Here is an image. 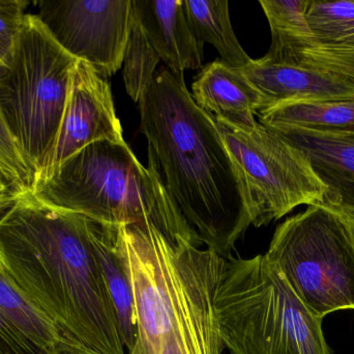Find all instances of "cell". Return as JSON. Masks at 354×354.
Here are the masks:
<instances>
[{
	"instance_id": "cell-8",
	"label": "cell",
	"mask_w": 354,
	"mask_h": 354,
	"mask_svg": "<svg viewBox=\"0 0 354 354\" xmlns=\"http://www.w3.org/2000/svg\"><path fill=\"white\" fill-rule=\"evenodd\" d=\"M214 121L241 174L252 226H266L299 206L324 205L326 185L299 148L259 122Z\"/></svg>"
},
{
	"instance_id": "cell-22",
	"label": "cell",
	"mask_w": 354,
	"mask_h": 354,
	"mask_svg": "<svg viewBox=\"0 0 354 354\" xmlns=\"http://www.w3.org/2000/svg\"><path fill=\"white\" fill-rule=\"evenodd\" d=\"M28 4L25 0H0V60L12 51L22 29Z\"/></svg>"
},
{
	"instance_id": "cell-25",
	"label": "cell",
	"mask_w": 354,
	"mask_h": 354,
	"mask_svg": "<svg viewBox=\"0 0 354 354\" xmlns=\"http://www.w3.org/2000/svg\"><path fill=\"white\" fill-rule=\"evenodd\" d=\"M52 354H93L89 351H84L80 347L75 346V345L70 344L66 341H60L54 347Z\"/></svg>"
},
{
	"instance_id": "cell-24",
	"label": "cell",
	"mask_w": 354,
	"mask_h": 354,
	"mask_svg": "<svg viewBox=\"0 0 354 354\" xmlns=\"http://www.w3.org/2000/svg\"><path fill=\"white\" fill-rule=\"evenodd\" d=\"M18 197L16 189L0 170V213L8 209Z\"/></svg>"
},
{
	"instance_id": "cell-12",
	"label": "cell",
	"mask_w": 354,
	"mask_h": 354,
	"mask_svg": "<svg viewBox=\"0 0 354 354\" xmlns=\"http://www.w3.org/2000/svg\"><path fill=\"white\" fill-rule=\"evenodd\" d=\"M239 70L261 95L260 112L293 102L354 98V80L322 71L266 62L262 58L252 60Z\"/></svg>"
},
{
	"instance_id": "cell-18",
	"label": "cell",
	"mask_w": 354,
	"mask_h": 354,
	"mask_svg": "<svg viewBox=\"0 0 354 354\" xmlns=\"http://www.w3.org/2000/svg\"><path fill=\"white\" fill-rule=\"evenodd\" d=\"M307 21L320 43L354 52V0H309Z\"/></svg>"
},
{
	"instance_id": "cell-15",
	"label": "cell",
	"mask_w": 354,
	"mask_h": 354,
	"mask_svg": "<svg viewBox=\"0 0 354 354\" xmlns=\"http://www.w3.org/2000/svg\"><path fill=\"white\" fill-rule=\"evenodd\" d=\"M120 226L95 220L93 240L106 286L118 316L122 341L129 353L134 348L136 341V321L132 287L116 251V237Z\"/></svg>"
},
{
	"instance_id": "cell-1",
	"label": "cell",
	"mask_w": 354,
	"mask_h": 354,
	"mask_svg": "<svg viewBox=\"0 0 354 354\" xmlns=\"http://www.w3.org/2000/svg\"><path fill=\"white\" fill-rule=\"evenodd\" d=\"M93 224L21 195L0 213V269L62 340L93 354H127Z\"/></svg>"
},
{
	"instance_id": "cell-4",
	"label": "cell",
	"mask_w": 354,
	"mask_h": 354,
	"mask_svg": "<svg viewBox=\"0 0 354 354\" xmlns=\"http://www.w3.org/2000/svg\"><path fill=\"white\" fill-rule=\"evenodd\" d=\"M35 201L107 224L155 226L171 240L201 247L153 163L126 141H97L71 156L28 193Z\"/></svg>"
},
{
	"instance_id": "cell-19",
	"label": "cell",
	"mask_w": 354,
	"mask_h": 354,
	"mask_svg": "<svg viewBox=\"0 0 354 354\" xmlns=\"http://www.w3.org/2000/svg\"><path fill=\"white\" fill-rule=\"evenodd\" d=\"M0 311L33 342L50 353L53 351L58 342L62 341L57 328L6 280L1 270Z\"/></svg>"
},
{
	"instance_id": "cell-9",
	"label": "cell",
	"mask_w": 354,
	"mask_h": 354,
	"mask_svg": "<svg viewBox=\"0 0 354 354\" xmlns=\"http://www.w3.org/2000/svg\"><path fill=\"white\" fill-rule=\"evenodd\" d=\"M35 15L62 49L104 78L122 66L132 0H41Z\"/></svg>"
},
{
	"instance_id": "cell-2",
	"label": "cell",
	"mask_w": 354,
	"mask_h": 354,
	"mask_svg": "<svg viewBox=\"0 0 354 354\" xmlns=\"http://www.w3.org/2000/svg\"><path fill=\"white\" fill-rule=\"evenodd\" d=\"M141 130L166 191L202 245L223 258L251 224L241 174L214 118L199 107L183 74L156 72L140 101Z\"/></svg>"
},
{
	"instance_id": "cell-21",
	"label": "cell",
	"mask_w": 354,
	"mask_h": 354,
	"mask_svg": "<svg viewBox=\"0 0 354 354\" xmlns=\"http://www.w3.org/2000/svg\"><path fill=\"white\" fill-rule=\"evenodd\" d=\"M0 170L16 189L19 197L30 193L32 175L12 139L0 112Z\"/></svg>"
},
{
	"instance_id": "cell-23",
	"label": "cell",
	"mask_w": 354,
	"mask_h": 354,
	"mask_svg": "<svg viewBox=\"0 0 354 354\" xmlns=\"http://www.w3.org/2000/svg\"><path fill=\"white\" fill-rule=\"evenodd\" d=\"M0 354H52L33 342L0 311Z\"/></svg>"
},
{
	"instance_id": "cell-5",
	"label": "cell",
	"mask_w": 354,
	"mask_h": 354,
	"mask_svg": "<svg viewBox=\"0 0 354 354\" xmlns=\"http://www.w3.org/2000/svg\"><path fill=\"white\" fill-rule=\"evenodd\" d=\"M216 311L230 354H332L324 319L297 299L264 255L227 258Z\"/></svg>"
},
{
	"instance_id": "cell-20",
	"label": "cell",
	"mask_w": 354,
	"mask_h": 354,
	"mask_svg": "<svg viewBox=\"0 0 354 354\" xmlns=\"http://www.w3.org/2000/svg\"><path fill=\"white\" fill-rule=\"evenodd\" d=\"M160 60L159 54L149 43L132 10L130 33L122 64H124V85L133 101L139 103L149 89Z\"/></svg>"
},
{
	"instance_id": "cell-7",
	"label": "cell",
	"mask_w": 354,
	"mask_h": 354,
	"mask_svg": "<svg viewBox=\"0 0 354 354\" xmlns=\"http://www.w3.org/2000/svg\"><path fill=\"white\" fill-rule=\"evenodd\" d=\"M264 256L314 315L354 310V236L343 214L308 206L276 229Z\"/></svg>"
},
{
	"instance_id": "cell-26",
	"label": "cell",
	"mask_w": 354,
	"mask_h": 354,
	"mask_svg": "<svg viewBox=\"0 0 354 354\" xmlns=\"http://www.w3.org/2000/svg\"><path fill=\"white\" fill-rule=\"evenodd\" d=\"M349 220H351V229H353V233L354 236V220H351V218H349Z\"/></svg>"
},
{
	"instance_id": "cell-13",
	"label": "cell",
	"mask_w": 354,
	"mask_h": 354,
	"mask_svg": "<svg viewBox=\"0 0 354 354\" xmlns=\"http://www.w3.org/2000/svg\"><path fill=\"white\" fill-rule=\"evenodd\" d=\"M132 10L149 43L171 72L183 74L202 66L204 45L192 33L183 0H132Z\"/></svg>"
},
{
	"instance_id": "cell-17",
	"label": "cell",
	"mask_w": 354,
	"mask_h": 354,
	"mask_svg": "<svg viewBox=\"0 0 354 354\" xmlns=\"http://www.w3.org/2000/svg\"><path fill=\"white\" fill-rule=\"evenodd\" d=\"M185 16L194 37L201 44H212L221 60L231 68L241 69L251 62L233 31L226 0H183Z\"/></svg>"
},
{
	"instance_id": "cell-3",
	"label": "cell",
	"mask_w": 354,
	"mask_h": 354,
	"mask_svg": "<svg viewBox=\"0 0 354 354\" xmlns=\"http://www.w3.org/2000/svg\"><path fill=\"white\" fill-rule=\"evenodd\" d=\"M116 251L134 297L128 354H223L216 299L227 259L155 226L120 224Z\"/></svg>"
},
{
	"instance_id": "cell-10",
	"label": "cell",
	"mask_w": 354,
	"mask_h": 354,
	"mask_svg": "<svg viewBox=\"0 0 354 354\" xmlns=\"http://www.w3.org/2000/svg\"><path fill=\"white\" fill-rule=\"evenodd\" d=\"M104 141H124L109 83L93 67L77 60L55 143L32 186L49 178L71 156Z\"/></svg>"
},
{
	"instance_id": "cell-6",
	"label": "cell",
	"mask_w": 354,
	"mask_h": 354,
	"mask_svg": "<svg viewBox=\"0 0 354 354\" xmlns=\"http://www.w3.org/2000/svg\"><path fill=\"white\" fill-rule=\"evenodd\" d=\"M76 64L35 14H26L12 51L0 60V112L33 181L55 143Z\"/></svg>"
},
{
	"instance_id": "cell-14",
	"label": "cell",
	"mask_w": 354,
	"mask_h": 354,
	"mask_svg": "<svg viewBox=\"0 0 354 354\" xmlns=\"http://www.w3.org/2000/svg\"><path fill=\"white\" fill-rule=\"evenodd\" d=\"M195 103L214 118L236 127H252L262 97L239 69L222 60L205 64L192 85Z\"/></svg>"
},
{
	"instance_id": "cell-11",
	"label": "cell",
	"mask_w": 354,
	"mask_h": 354,
	"mask_svg": "<svg viewBox=\"0 0 354 354\" xmlns=\"http://www.w3.org/2000/svg\"><path fill=\"white\" fill-rule=\"evenodd\" d=\"M268 128L306 154L318 178L326 185L324 205L354 220V132H319L295 127Z\"/></svg>"
},
{
	"instance_id": "cell-27",
	"label": "cell",
	"mask_w": 354,
	"mask_h": 354,
	"mask_svg": "<svg viewBox=\"0 0 354 354\" xmlns=\"http://www.w3.org/2000/svg\"><path fill=\"white\" fill-rule=\"evenodd\" d=\"M0 270H1V269H0Z\"/></svg>"
},
{
	"instance_id": "cell-16",
	"label": "cell",
	"mask_w": 354,
	"mask_h": 354,
	"mask_svg": "<svg viewBox=\"0 0 354 354\" xmlns=\"http://www.w3.org/2000/svg\"><path fill=\"white\" fill-rule=\"evenodd\" d=\"M268 127H295L319 132H354V98L293 102L258 112Z\"/></svg>"
}]
</instances>
